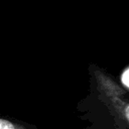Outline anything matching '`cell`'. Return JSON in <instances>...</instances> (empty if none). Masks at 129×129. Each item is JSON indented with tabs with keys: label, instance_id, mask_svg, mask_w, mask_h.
Wrapping results in <instances>:
<instances>
[{
	"label": "cell",
	"instance_id": "1",
	"mask_svg": "<svg viewBox=\"0 0 129 129\" xmlns=\"http://www.w3.org/2000/svg\"><path fill=\"white\" fill-rule=\"evenodd\" d=\"M0 129H27V128L10 120L0 118Z\"/></svg>",
	"mask_w": 129,
	"mask_h": 129
},
{
	"label": "cell",
	"instance_id": "2",
	"mask_svg": "<svg viewBox=\"0 0 129 129\" xmlns=\"http://www.w3.org/2000/svg\"><path fill=\"white\" fill-rule=\"evenodd\" d=\"M128 73H129V70H128V68H126L124 70L123 74L121 75V82L123 83V86L126 89H128V86H129V74Z\"/></svg>",
	"mask_w": 129,
	"mask_h": 129
}]
</instances>
